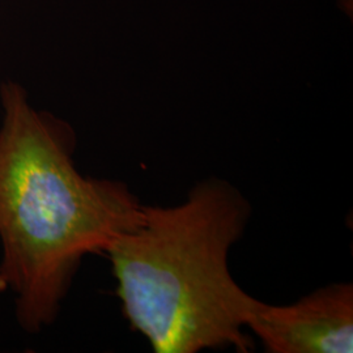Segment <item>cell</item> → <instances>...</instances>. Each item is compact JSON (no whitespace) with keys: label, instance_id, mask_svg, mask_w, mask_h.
<instances>
[{"label":"cell","instance_id":"cell-1","mask_svg":"<svg viewBox=\"0 0 353 353\" xmlns=\"http://www.w3.org/2000/svg\"><path fill=\"white\" fill-rule=\"evenodd\" d=\"M0 278L19 326L57 319L84 256L105 254L139 227L144 204L125 182L83 176L72 127L36 109L26 89L0 84Z\"/></svg>","mask_w":353,"mask_h":353},{"label":"cell","instance_id":"cell-2","mask_svg":"<svg viewBox=\"0 0 353 353\" xmlns=\"http://www.w3.org/2000/svg\"><path fill=\"white\" fill-rule=\"evenodd\" d=\"M250 216L241 191L210 178L181 204L144 205L139 227L109 246L105 254L125 316L154 352L250 351L242 327L259 300L241 288L228 265Z\"/></svg>","mask_w":353,"mask_h":353},{"label":"cell","instance_id":"cell-3","mask_svg":"<svg viewBox=\"0 0 353 353\" xmlns=\"http://www.w3.org/2000/svg\"><path fill=\"white\" fill-rule=\"evenodd\" d=\"M249 327L270 353H351L353 285L330 284L292 305L258 301Z\"/></svg>","mask_w":353,"mask_h":353},{"label":"cell","instance_id":"cell-4","mask_svg":"<svg viewBox=\"0 0 353 353\" xmlns=\"http://www.w3.org/2000/svg\"><path fill=\"white\" fill-rule=\"evenodd\" d=\"M339 1H341L343 10L347 11V12H350V14H351L353 11V0H339Z\"/></svg>","mask_w":353,"mask_h":353}]
</instances>
